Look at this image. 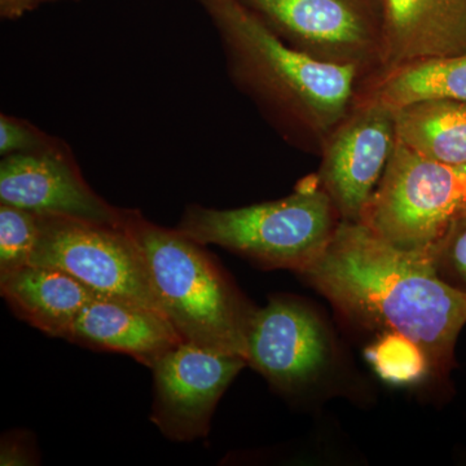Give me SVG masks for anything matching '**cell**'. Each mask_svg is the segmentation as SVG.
I'll use <instances>...</instances> for the list:
<instances>
[{"label":"cell","mask_w":466,"mask_h":466,"mask_svg":"<svg viewBox=\"0 0 466 466\" xmlns=\"http://www.w3.org/2000/svg\"><path fill=\"white\" fill-rule=\"evenodd\" d=\"M395 144L394 112L370 101H354L345 118L328 135L317 177L343 222L360 220Z\"/></svg>","instance_id":"8"},{"label":"cell","mask_w":466,"mask_h":466,"mask_svg":"<svg viewBox=\"0 0 466 466\" xmlns=\"http://www.w3.org/2000/svg\"><path fill=\"white\" fill-rule=\"evenodd\" d=\"M287 45L314 60L355 67L364 76L382 66L381 0H241Z\"/></svg>","instance_id":"7"},{"label":"cell","mask_w":466,"mask_h":466,"mask_svg":"<svg viewBox=\"0 0 466 466\" xmlns=\"http://www.w3.org/2000/svg\"><path fill=\"white\" fill-rule=\"evenodd\" d=\"M0 204L116 227H125L130 211L113 207L91 188L67 144L2 157Z\"/></svg>","instance_id":"10"},{"label":"cell","mask_w":466,"mask_h":466,"mask_svg":"<svg viewBox=\"0 0 466 466\" xmlns=\"http://www.w3.org/2000/svg\"><path fill=\"white\" fill-rule=\"evenodd\" d=\"M300 275L355 323L404 334L424 350L431 370L450 368L466 324V293L441 280L428 257L342 220L320 259Z\"/></svg>","instance_id":"1"},{"label":"cell","mask_w":466,"mask_h":466,"mask_svg":"<svg viewBox=\"0 0 466 466\" xmlns=\"http://www.w3.org/2000/svg\"><path fill=\"white\" fill-rule=\"evenodd\" d=\"M61 2V0H23V15L25 16L29 12L38 8L39 5H46V3Z\"/></svg>","instance_id":"23"},{"label":"cell","mask_w":466,"mask_h":466,"mask_svg":"<svg viewBox=\"0 0 466 466\" xmlns=\"http://www.w3.org/2000/svg\"><path fill=\"white\" fill-rule=\"evenodd\" d=\"M466 213V167L422 157L397 139L359 222L383 241L428 257Z\"/></svg>","instance_id":"5"},{"label":"cell","mask_w":466,"mask_h":466,"mask_svg":"<svg viewBox=\"0 0 466 466\" xmlns=\"http://www.w3.org/2000/svg\"><path fill=\"white\" fill-rule=\"evenodd\" d=\"M0 290L18 318L64 339L85 306L99 299L72 275L33 263L0 278Z\"/></svg>","instance_id":"14"},{"label":"cell","mask_w":466,"mask_h":466,"mask_svg":"<svg viewBox=\"0 0 466 466\" xmlns=\"http://www.w3.org/2000/svg\"><path fill=\"white\" fill-rule=\"evenodd\" d=\"M216 29L233 86L284 142L320 155L354 106L364 75L287 45L241 0H198Z\"/></svg>","instance_id":"2"},{"label":"cell","mask_w":466,"mask_h":466,"mask_svg":"<svg viewBox=\"0 0 466 466\" xmlns=\"http://www.w3.org/2000/svg\"><path fill=\"white\" fill-rule=\"evenodd\" d=\"M36 216L39 235L30 263L72 275L99 299L130 303L167 317L146 257L125 227Z\"/></svg>","instance_id":"6"},{"label":"cell","mask_w":466,"mask_h":466,"mask_svg":"<svg viewBox=\"0 0 466 466\" xmlns=\"http://www.w3.org/2000/svg\"><path fill=\"white\" fill-rule=\"evenodd\" d=\"M0 16L5 20L23 17V0H0Z\"/></svg>","instance_id":"22"},{"label":"cell","mask_w":466,"mask_h":466,"mask_svg":"<svg viewBox=\"0 0 466 466\" xmlns=\"http://www.w3.org/2000/svg\"><path fill=\"white\" fill-rule=\"evenodd\" d=\"M66 142L46 133L27 119L0 115V156L38 153L60 148Z\"/></svg>","instance_id":"20"},{"label":"cell","mask_w":466,"mask_h":466,"mask_svg":"<svg viewBox=\"0 0 466 466\" xmlns=\"http://www.w3.org/2000/svg\"><path fill=\"white\" fill-rule=\"evenodd\" d=\"M341 222L315 174L280 200L238 208L188 205L177 229L204 247L217 245L265 268L300 275L320 259Z\"/></svg>","instance_id":"4"},{"label":"cell","mask_w":466,"mask_h":466,"mask_svg":"<svg viewBox=\"0 0 466 466\" xmlns=\"http://www.w3.org/2000/svg\"><path fill=\"white\" fill-rule=\"evenodd\" d=\"M245 359L278 388L293 390L324 370L329 343L323 325L309 309L275 299L254 311Z\"/></svg>","instance_id":"11"},{"label":"cell","mask_w":466,"mask_h":466,"mask_svg":"<svg viewBox=\"0 0 466 466\" xmlns=\"http://www.w3.org/2000/svg\"><path fill=\"white\" fill-rule=\"evenodd\" d=\"M0 461L2 465H30L34 464V456L26 441L17 440L15 435L14 440L3 441Z\"/></svg>","instance_id":"21"},{"label":"cell","mask_w":466,"mask_h":466,"mask_svg":"<svg viewBox=\"0 0 466 466\" xmlns=\"http://www.w3.org/2000/svg\"><path fill=\"white\" fill-rule=\"evenodd\" d=\"M435 100L466 101V52L377 69L361 78L355 96L392 112Z\"/></svg>","instance_id":"15"},{"label":"cell","mask_w":466,"mask_h":466,"mask_svg":"<svg viewBox=\"0 0 466 466\" xmlns=\"http://www.w3.org/2000/svg\"><path fill=\"white\" fill-rule=\"evenodd\" d=\"M66 339L86 348L130 355L148 368L184 342L164 315L106 299L88 302Z\"/></svg>","instance_id":"13"},{"label":"cell","mask_w":466,"mask_h":466,"mask_svg":"<svg viewBox=\"0 0 466 466\" xmlns=\"http://www.w3.org/2000/svg\"><path fill=\"white\" fill-rule=\"evenodd\" d=\"M125 228L139 244L165 315L183 341L245 359L256 309L242 299L204 245L177 228L150 222L135 208L128 211Z\"/></svg>","instance_id":"3"},{"label":"cell","mask_w":466,"mask_h":466,"mask_svg":"<svg viewBox=\"0 0 466 466\" xmlns=\"http://www.w3.org/2000/svg\"><path fill=\"white\" fill-rule=\"evenodd\" d=\"M245 366L238 355L180 343L150 368L155 379L150 421L170 441L207 437L218 401Z\"/></svg>","instance_id":"9"},{"label":"cell","mask_w":466,"mask_h":466,"mask_svg":"<svg viewBox=\"0 0 466 466\" xmlns=\"http://www.w3.org/2000/svg\"><path fill=\"white\" fill-rule=\"evenodd\" d=\"M428 258L441 280L466 293V213L452 223Z\"/></svg>","instance_id":"19"},{"label":"cell","mask_w":466,"mask_h":466,"mask_svg":"<svg viewBox=\"0 0 466 466\" xmlns=\"http://www.w3.org/2000/svg\"><path fill=\"white\" fill-rule=\"evenodd\" d=\"M38 235L36 214L0 204V278L29 265Z\"/></svg>","instance_id":"18"},{"label":"cell","mask_w":466,"mask_h":466,"mask_svg":"<svg viewBox=\"0 0 466 466\" xmlns=\"http://www.w3.org/2000/svg\"><path fill=\"white\" fill-rule=\"evenodd\" d=\"M366 357L380 379L391 385H413L431 372L424 350L398 332L380 334V339L366 350Z\"/></svg>","instance_id":"17"},{"label":"cell","mask_w":466,"mask_h":466,"mask_svg":"<svg viewBox=\"0 0 466 466\" xmlns=\"http://www.w3.org/2000/svg\"><path fill=\"white\" fill-rule=\"evenodd\" d=\"M397 139L422 157L466 167V101L435 100L395 110Z\"/></svg>","instance_id":"16"},{"label":"cell","mask_w":466,"mask_h":466,"mask_svg":"<svg viewBox=\"0 0 466 466\" xmlns=\"http://www.w3.org/2000/svg\"><path fill=\"white\" fill-rule=\"evenodd\" d=\"M381 67L466 52V0H381Z\"/></svg>","instance_id":"12"}]
</instances>
